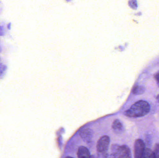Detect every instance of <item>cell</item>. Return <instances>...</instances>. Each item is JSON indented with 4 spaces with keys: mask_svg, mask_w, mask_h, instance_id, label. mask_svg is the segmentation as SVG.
Returning <instances> with one entry per match:
<instances>
[{
    "mask_svg": "<svg viewBox=\"0 0 159 158\" xmlns=\"http://www.w3.org/2000/svg\"><path fill=\"white\" fill-rule=\"evenodd\" d=\"M77 156L78 158H91L89 151L84 146L80 147L77 151Z\"/></svg>",
    "mask_w": 159,
    "mask_h": 158,
    "instance_id": "cell-7",
    "label": "cell"
},
{
    "mask_svg": "<svg viewBox=\"0 0 159 158\" xmlns=\"http://www.w3.org/2000/svg\"><path fill=\"white\" fill-rule=\"evenodd\" d=\"M157 155L149 148H146L143 158H156Z\"/></svg>",
    "mask_w": 159,
    "mask_h": 158,
    "instance_id": "cell-8",
    "label": "cell"
},
{
    "mask_svg": "<svg viewBox=\"0 0 159 158\" xmlns=\"http://www.w3.org/2000/svg\"><path fill=\"white\" fill-rule=\"evenodd\" d=\"M129 6L132 7V8H133V9H136L137 7V2L136 1H130L129 2Z\"/></svg>",
    "mask_w": 159,
    "mask_h": 158,
    "instance_id": "cell-10",
    "label": "cell"
},
{
    "mask_svg": "<svg viewBox=\"0 0 159 158\" xmlns=\"http://www.w3.org/2000/svg\"><path fill=\"white\" fill-rule=\"evenodd\" d=\"M157 99L158 101L159 102V95L157 96Z\"/></svg>",
    "mask_w": 159,
    "mask_h": 158,
    "instance_id": "cell-13",
    "label": "cell"
},
{
    "mask_svg": "<svg viewBox=\"0 0 159 158\" xmlns=\"http://www.w3.org/2000/svg\"><path fill=\"white\" fill-rule=\"evenodd\" d=\"M145 148L143 140L141 139L136 140L134 145V158H143Z\"/></svg>",
    "mask_w": 159,
    "mask_h": 158,
    "instance_id": "cell-4",
    "label": "cell"
},
{
    "mask_svg": "<svg viewBox=\"0 0 159 158\" xmlns=\"http://www.w3.org/2000/svg\"><path fill=\"white\" fill-rule=\"evenodd\" d=\"M112 152L117 158H132L130 149L126 145H114L112 147Z\"/></svg>",
    "mask_w": 159,
    "mask_h": 158,
    "instance_id": "cell-2",
    "label": "cell"
},
{
    "mask_svg": "<svg viewBox=\"0 0 159 158\" xmlns=\"http://www.w3.org/2000/svg\"><path fill=\"white\" fill-rule=\"evenodd\" d=\"M112 128L115 132L117 134H120L124 131V127L122 122L120 120L116 119L112 125Z\"/></svg>",
    "mask_w": 159,
    "mask_h": 158,
    "instance_id": "cell-6",
    "label": "cell"
},
{
    "mask_svg": "<svg viewBox=\"0 0 159 158\" xmlns=\"http://www.w3.org/2000/svg\"><path fill=\"white\" fill-rule=\"evenodd\" d=\"M110 138L108 136L104 135L101 137L97 145V150L99 153L102 154H106L109 148Z\"/></svg>",
    "mask_w": 159,
    "mask_h": 158,
    "instance_id": "cell-3",
    "label": "cell"
},
{
    "mask_svg": "<svg viewBox=\"0 0 159 158\" xmlns=\"http://www.w3.org/2000/svg\"><path fill=\"white\" fill-rule=\"evenodd\" d=\"M80 135L84 141L87 143H90L92 139L93 132L89 128H85L80 130Z\"/></svg>",
    "mask_w": 159,
    "mask_h": 158,
    "instance_id": "cell-5",
    "label": "cell"
},
{
    "mask_svg": "<svg viewBox=\"0 0 159 158\" xmlns=\"http://www.w3.org/2000/svg\"><path fill=\"white\" fill-rule=\"evenodd\" d=\"M154 153L156 155H158L159 153V144L157 143L156 145L154 151Z\"/></svg>",
    "mask_w": 159,
    "mask_h": 158,
    "instance_id": "cell-11",
    "label": "cell"
},
{
    "mask_svg": "<svg viewBox=\"0 0 159 158\" xmlns=\"http://www.w3.org/2000/svg\"><path fill=\"white\" fill-rule=\"evenodd\" d=\"M155 78L157 81V83L159 85V71L155 74Z\"/></svg>",
    "mask_w": 159,
    "mask_h": 158,
    "instance_id": "cell-12",
    "label": "cell"
},
{
    "mask_svg": "<svg viewBox=\"0 0 159 158\" xmlns=\"http://www.w3.org/2000/svg\"><path fill=\"white\" fill-rule=\"evenodd\" d=\"M150 106L147 102L140 100L134 103L125 112V116L129 117H140L149 113Z\"/></svg>",
    "mask_w": 159,
    "mask_h": 158,
    "instance_id": "cell-1",
    "label": "cell"
},
{
    "mask_svg": "<svg viewBox=\"0 0 159 158\" xmlns=\"http://www.w3.org/2000/svg\"><path fill=\"white\" fill-rule=\"evenodd\" d=\"M145 91L144 87L141 85H136L134 87L132 90L133 93L135 95H141L144 93Z\"/></svg>",
    "mask_w": 159,
    "mask_h": 158,
    "instance_id": "cell-9",
    "label": "cell"
},
{
    "mask_svg": "<svg viewBox=\"0 0 159 158\" xmlns=\"http://www.w3.org/2000/svg\"><path fill=\"white\" fill-rule=\"evenodd\" d=\"M65 158H74L72 157H70V156H67V157H66Z\"/></svg>",
    "mask_w": 159,
    "mask_h": 158,
    "instance_id": "cell-14",
    "label": "cell"
},
{
    "mask_svg": "<svg viewBox=\"0 0 159 158\" xmlns=\"http://www.w3.org/2000/svg\"><path fill=\"white\" fill-rule=\"evenodd\" d=\"M159 158V155H158V156H157V158Z\"/></svg>",
    "mask_w": 159,
    "mask_h": 158,
    "instance_id": "cell-15",
    "label": "cell"
}]
</instances>
